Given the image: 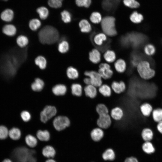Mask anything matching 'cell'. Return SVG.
Masks as SVG:
<instances>
[{
  "mask_svg": "<svg viewBox=\"0 0 162 162\" xmlns=\"http://www.w3.org/2000/svg\"><path fill=\"white\" fill-rule=\"evenodd\" d=\"M38 37L41 43L50 44L58 40L59 34L56 28L51 26H47L43 28L39 31Z\"/></svg>",
  "mask_w": 162,
  "mask_h": 162,
  "instance_id": "6da1fadb",
  "label": "cell"
},
{
  "mask_svg": "<svg viewBox=\"0 0 162 162\" xmlns=\"http://www.w3.org/2000/svg\"><path fill=\"white\" fill-rule=\"evenodd\" d=\"M34 150L20 147L14 150L12 157L15 162H36V159L34 156Z\"/></svg>",
  "mask_w": 162,
  "mask_h": 162,
  "instance_id": "7a4b0ae2",
  "label": "cell"
},
{
  "mask_svg": "<svg viewBox=\"0 0 162 162\" xmlns=\"http://www.w3.org/2000/svg\"><path fill=\"white\" fill-rule=\"evenodd\" d=\"M137 70L140 78L145 80L152 79L156 74L155 70L151 68L149 62L145 60L140 61L138 63Z\"/></svg>",
  "mask_w": 162,
  "mask_h": 162,
  "instance_id": "3957f363",
  "label": "cell"
},
{
  "mask_svg": "<svg viewBox=\"0 0 162 162\" xmlns=\"http://www.w3.org/2000/svg\"><path fill=\"white\" fill-rule=\"evenodd\" d=\"M101 26L104 33L110 36L116 35L115 28V19L113 16H107L104 18L101 21Z\"/></svg>",
  "mask_w": 162,
  "mask_h": 162,
  "instance_id": "277c9868",
  "label": "cell"
},
{
  "mask_svg": "<svg viewBox=\"0 0 162 162\" xmlns=\"http://www.w3.org/2000/svg\"><path fill=\"white\" fill-rule=\"evenodd\" d=\"M57 110L55 106H46L40 113V120L42 122L45 123L55 116Z\"/></svg>",
  "mask_w": 162,
  "mask_h": 162,
  "instance_id": "5b68a950",
  "label": "cell"
},
{
  "mask_svg": "<svg viewBox=\"0 0 162 162\" xmlns=\"http://www.w3.org/2000/svg\"><path fill=\"white\" fill-rule=\"evenodd\" d=\"M70 121L66 116H58L56 117L53 121V124L55 129L58 130H62L69 127Z\"/></svg>",
  "mask_w": 162,
  "mask_h": 162,
  "instance_id": "8992f818",
  "label": "cell"
},
{
  "mask_svg": "<svg viewBox=\"0 0 162 162\" xmlns=\"http://www.w3.org/2000/svg\"><path fill=\"white\" fill-rule=\"evenodd\" d=\"M84 74L89 78L91 85L99 87L102 84V78L98 72L93 70L86 71Z\"/></svg>",
  "mask_w": 162,
  "mask_h": 162,
  "instance_id": "52a82bcc",
  "label": "cell"
},
{
  "mask_svg": "<svg viewBox=\"0 0 162 162\" xmlns=\"http://www.w3.org/2000/svg\"><path fill=\"white\" fill-rule=\"evenodd\" d=\"M98 72L102 78L104 80L110 79L113 74L109 64L104 63H101L100 64Z\"/></svg>",
  "mask_w": 162,
  "mask_h": 162,
  "instance_id": "ba28073f",
  "label": "cell"
},
{
  "mask_svg": "<svg viewBox=\"0 0 162 162\" xmlns=\"http://www.w3.org/2000/svg\"><path fill=\"white\" fill-rule=\"evenodd\" d=\"M112 122V118L109 114L99 116L96 121L98 127L103 129L109 128Z\"/></svg>",
  "mask_w": 162,
  "mask_h": 162,
  "instance_id": "9c48e42d",
  "label": "cell"
},
{
  "mask_svg": "<svg viewBox=\"0 0 162 162\" xmlns=\"http://www.w3.org/2000/svg\"><path fill=\"white\" fill-rule=\"evenodd\" d=\"M91 139L94 142H98L101 140L104 136V132L103 129L99 127L93 128L90 134Z\"/></svg>",
  "mask_w": 162,
  "mask_h": 162,
  "instance_id": "30bf717a",
  "label": "cell"
},
{
  "mask_svg": "<svg viewBox=\"0 0 162 162\" xmlns=\"http://www.w3.org/2000/svg\"><path fill=\"white\" fill-rule=\"evenodd\" d=\"M111 87L114 92L118 94L124 92L126 88L125 83L122 81L119 82L113 81L111 83Z\"/></svg>",
  "mask_w": 162,
  "mask_h": 162,
  "instance_id": "8fae6325",
  "label": "cell"
},
{
  "mask_svg": "<svg viewBox=\"0 0 162 162\" xmlns=\"http://www.w3.org/2000/svg\"><path fill=\"white\" fill-rule=\"evenodd\" d=\"M139 109L142 115L144 117H148L151 115L153 108L150 103L145 102L140 105Z\"/></svg>",
  "mask_w": 162,
  "mask_h": 162,
  "instance_id": "7c38bea8",
  "label": "cell"
},
{
  "mask_svg": "<svg viewBox=\"0 0 162 162\" xmlns=\"http://www.w3.org/2000/svg\"><path fill=\"white\" fill-rule=\"evenodd\" d=\"M124 115L123 110L119 106H116L112 108L110 112V115L112 119L116 121L121 120Z\"/></svg>",
  "mask_w": 162,
  "mask_h": 162,
  "instance_id": "4fadbf2b",
  "label": "cell"
},
{
  "mask_svg": "<svg viewBox=\"0 0 162 162\" xmlns=\"http://www.w3.org/2000/svg\"><path fill=\"white\" fill-rule=\"evenodd\" d=\"M97 88L91 84L86 85L83 89L85 95L91 99L95 98L98 94Z\"/></svg>",
  "mask_w": 162,
  "mask_h": 162,
  "instance_id": "5bb4252c",
  "label": "cell"
},
{
  "mask_svg": "<svg viewBox=\"0 0 162 162\" xmlns=\"http://www.w3.org/2000/svg\"><path fill=\"white\" fill-rule=\"evenodd\" d=\"M93 41L94 44L98 46H101L107 40L106 35L104 33H99L95 34L93 37Z\"/></svg>",
  "mask_w": 162,
  "mask_h": 162,
  "instance_id": "9a60e30c",
  "label": "cell"
},
{
  "mask_svg": "<svg viewBox=\"0 0 162 162\" xmlns=\"http://www.w3.org/2000/svg\"><path fill=\"white\" fill-rule=\"evenodd\" d=\"M2 32L5 35L11 37L15 35L17 29L15 26L13 24L8 23L3 27Z\"/></svg>",
  "mask_w": 162,
  "mask_h": 162,
  "instance_id": "2e32d148",
  "label": "cell"
},
{
  "mask_svg": "<svg viewBox=\"0 0 162 162\" xmlns=\"http://www.w3.org/2000/svg\"><path fill=\"white\" fill-rule=\"evenodd\" d=\"M102 157L105 161H112L116 158V153L113 149L108 148L103 152L102 154Z\"/></svg>",
  "mask_w": 162,
  "mask_h": 162,
  "instance_id": "e0dca14e",
  "label": "cell"
},
{
  "mask_svg": "<svg viewBox=\"0 0 162 162\" xmlns=\"http://www.w3.org/2000/svg\"><path fill=\"white\" fill-rule=\"evenodd\" d=\"M119 2L116 0H104L102 2L103 8L106 11H111L116 8Z\"/></svg>",
  "mask_w": 162,
  "mask_h": 162,
  "instance_id": "ac0fdd59",
  "label": "cell"
},
{
  "mask_svg": "<svg viewBox=\"0 0 162 162\" xmlns=\"http://www.w3.org/2000/svg\"><path fill=\"white\" fill-rule=\"evenodd\" d=\"M14 17V13L13 11L9 9H5L1 14L0 18L1 20L6 22H11Z\"/></svg>",
  "mask_w": 162,
  "mask_h": 162,
  "instance_id": "d6986e66",
  "label": "cell"
},
{
  "mask_svg": "<svg viewBox=\"0 0 162 162\" xmlns=\"http://www.w3.org/2000/svg\"><path fill=\"white\" fill-rule=\"evenodd\" d=\"M89 58L90 61L94 64H97L101 60V54L97 49L92 50L89 53Z\"/></svg>",
  "mask_w": 162,
  "mask_h": 162,
  "instance_id": "ffe728a7",
  "label": "cell"
},
{
  "mask_svg": "<svg viewBox=\"0 0 162 162\" xmlns=\"http://www.w3.org/2000/svg\"><path fill=\"white\" fill-rule=\"evenodd\" d=\"M154 133L152 130L149 128H145L142 130L141 136L144 142L151 141L153 139Z\"/></svg>",
  "mask_w": 162,
  "mask_h": 162,
  "instance_id": "44dd1931",
  "label": "cell"
},
{
  "mask_svg": "<svg viewBox=\"0 0 162 162\" xmlns=\"http://www.w3.org/2000/svg\"><path fill=\"white\" fill-rule=\"evenodd\" d=\"M98 88V91L102 96L105 97H109L112 94V89L109 85L102 84Z\"/></svg>",
  "mask_w": 162,
  "mask_h": 162,
  "instance_id": "7402d4cb",
  "label": "cell"
},
{
  "mask_svg": "<svg viewBox=\"0 0 162 162\" xmlns=\"http://www.w3.org/2000/svg\"><path fill=\"white\" fill-rule=\"evenodd\" d=\"M67 91L65 86L62 84L56 85L52 89L53 93L56 96H62L65 94Z\"/></svg>",
  "mask_w": 162,
  "mask_h": 162,
  "instance_id": "603a6c76",
  "label": "cell"
},
{
  "mask_svg": "<svg viewBox=\"0 0 162 162\" xmlns=\"http://www.w3.org/2000/svg\"><path fill=\"white\" fill-rule=\"evenodd\" d=\"M114 67L118 73L124 72L126 69V64L125 62L122 59H118L115 63Z\"/></svg>",
  "mask_w": 162,
  "mask_h": 162,
  "instance_id": "cb8c5ba5",
  "label": "cell"
},
{
  "mask_svg": "<svg viewBox=\"0 0 162 162\" xmlns=\"http://www.w3.org/2000/svg\"><path fill=\"white\" fill-rule=\"evenodd\" d=\"M44 85L43 81L40 78H36L34 81L31 85L32 89L35 92H39L41 91Z\"/></svg>",
  "mask_w": 162,
  "mask_h": 162,
  "instance_id": "d4e9b609",
  "label": "cell"
},
{
  "mask_svg": "<svg viewBox=\"0 0 162 162\" xmlns=\"http://www.w3.org/2000/svg\"><path fill=\"white\" fill-rule=\"evenodd\" d=\"M79 25L80 31L82 32L88 33L92 30V28L90 24L86 19L80 20Z\"/></svg>",
  "mask_w": 162,
  "mask_h": 162,
  "instance_id": "484cf974",
  "label": "cell"
},
{
  "mask_svg": "<svg viewBox=\"0 0 162 162\" xmlns=\"http://www.w3.org/2000/svg\"><path fill=\"white\" fill-rule=\"evenodd\" d=\"M151 116L153 120L156 123L162 121V108L153 109Z\"/></svg>",
  "mask_w": 162,
  "mask_h": 162,
  "instance_id": "4316f807",
  "label": "cell"
},
{
  "mask_svg": "<svg viewBox=\"0 0 162 162\" xmlns=\"http://www.w3.org/2000/svg\"><path fill=\"white\" fill-rule=\"evenodd\" d=\"M72 94L76 97H80L82 94L83 88L81 84L78 83L73 84L71 86Z\"/></svg>",
  "mask_w": 162,
  "mask_h": 162,
  "instance_id": "83f0119b",
  "label": "cell"
},
{
  "mask_svg": "<svg viewBox=\"0 0 162 162\" xmlns=\"http://www.w3.org/2000/svg\"><path fill=\"white\" fill-rule=\"evenodd\" d=\"M143 151L146 154H151L155 151V148L153 144L151 141L145 142L142 146Z\"/></svg>",
  "mask_w": 162,
  "mask_h": 162,
  "instance_id": "f1b7e54d",
  "label": "cell"
},
{
  "mask_svg": "<svg viewBox=\"0 0 162 162\" xmlns=\"http://www.w3.org/2000/svg\"><path fill=\"white\" fill-rule=\"evenodd\" d=\"M42 153L43 155L46 157L53 158L55 155L56 151L52 146H47L43 148Z\"/></svg>",
  "mask_w": 162,
  "mask_h": 162,
  "instance_id": "f546056e",
  "label": "cell"
},
{
  "mask_svg": "<svg viewBox=\"0 0 162 162\" xmlns=\"http://www.w3.org/2000/svg\"><path fill=\"white\" fill-rule=\"evenodd\" d=\"M66 74L68 77L70 79H76L79 76L78 70L76 68L72 66L69 67L68 68Z\"/></svg>",
  "mask_w": 162,
  "mask_h": 162,
  "instance_id": "4dcf8cb0",
  "label": "cell"
},
{
  "mask_svg": "<svg viewBox=\"0 0 162 162\" xmlns=\"http://www.w3.org/2000/svg\"><path fill=\"white\" fill-rule=\"evenodd\" d=\"M96 111L98 116L108 114L109 109L103 103L98 104L95 108Z\"/></svg>",
  "mask_w": 162,
  "mask_h": 162,
  "instance_id": "1f68e13d",
  "label": "cell"
},
{
  "mask_svg": "<svg viewBox=\"0 0 162 162\" xmlns=\"http://www.w3.org/2000/svg\"><path fill=\"white\" fill-rule=\"evenodd\" d=\"M104 58L106 61L109 63L114 62L116 58L115 52L111 50H108L104 53Z\"/></svg>",
  "mask_w": 162,
  "mask_h": 162,
  "instance_id": "d6a6232c",
  "label": "cell"
},
{
  "mask_svg": "<svg viewBox=\"0 0 162 162\" xmlns=\"http://www.w3.org/2000/svg\"><path fill=\"white\" fill-rule=\"evenodd\" d=\"M35 64L41 69H45L47 64V61L45 58L41 56H37L34 61Z\"/></svg>",
  "mask_w": 162,
  "mask_h": 162,
  "instance_id": "836d02e7",
  "label": "cell"
},
{
  "mask_svg": "<svg viewBox=\"0 0 162 162\" xmlns=\"http://www.w3.org/2000/svg\"><path fill=\"white\" fill-rule=\"evenodd\" d=\"M16 41L17 45L20 47L23 48L26 46L28 43V39L26 36L21 35L16 38Z\"/></svg>",
  "mask_w": 162,
  "mask_h": 162,
  "instance_id": "e575fe53",
  "label": "cell"
},
{
  "mask_svg": "<svg viewBox=\"0 0 162 162\" xmlns=\"http://www.w3.org/2000/svg\"><path fill=\"white\" fill-rule=\"evenodd\" d=\"M8 135L12 140H17L20 138L21 132L20 130L18 128H13L9 131Z\"/></svg>",
  "mask_w": 162,
  "mask_h": 162,
  "instance_id": "d590c367",
  "label": "cell"
},
{
  "mask_svg": "<svg viewBox=\"0 0 162 162\" xmlns=\"http://www.w3.org/2000/svg\"><path fill=\"white\" fill-rule=\"evenodd\" d=\"M38 138L42 141H47L50 138V134L47 130H38L37 133Z\"/></svg>",
  "mask_w": 162,
  "mask_h": 162,
  "instance_id": "8d00e7d4",
  "label": "cell"
},
{
  "mask_svg": "<svg viewBox=\"0 0 162 162\" xmlns=\"http://www.w3.org/2000/svg\"><path fill=\"white\" fill-rule=\"evenodd\" d=\"M130 19L133 22L139 23L142 21L143 17L141 14L139 13L136 11H134L131 14Z\"/></svg>",
  "mask_w": 162,
  "mask_h": 162,
  "instance_id": "74e56055",
  "label": "cell"
},
{
  "mask_svg": "<svg viewBox=\"0 0 162 162\" xmlns=\"http://www.w3.org/2000/svg\"><path fill=\"white\" fill-rule=\"evenodd\" d=\"M37 12L39 14L40 18L42 20H45L48 17L49 12L47 9L44 7H41L38 8Z\"/></svg>",
  "mask_w": 162,
  "mask_h": 162,
  "instance_id": "f35d334b",
  "label": "cell"
},
{
  "mask_svg": "<svg viewBox=\"0 0 162 162\" xmlns=\"http://www.w3.org/2000/svg\"><path fill=\"white\" fill-rule=\"evenodd\" d=\"M26 144L30 147H34L37 143V140L35 137L31 135H27L25 138Z\"/></svg>",
  "mask_w": 162,
  "mask_h": 162,
  "instance_id": "ab89813d",
  "label": "cell"
},
{
  "mask_svg": "<svg viewBox=\"0 0 162 162\" xmlns=\"http://www.w3.org/2000/svg\"><path fill=\"white\" fill-rule=\"evenodd\" d=\"M40 21L38 19H33L31 20L29 23L30 28L32 31L38 30L41 26Z\"/></svg>",
  "mask_w": 162,
  "mask_h": 162,
  "instance_id": "60d3db41",
  "label": "cell"
},
{
  "mask_svg": "<svg viewBox=\"0 0 162 162\" xmlns=\"http://www.w3.org/2000/svg\"><path fill=\"white\" fill-rule=\"evenodd\" d=\"M69 46L68 43L65 40H63L59 43L58 46L59 51L62 53L67 52L69 50Z\"/></svg>",
  "mask_w": 162,
  "mask_h": 162,
  "instance_id": "b9f144b4",
  "label": "cell"
},
{
  "mask_svg": "<svg viewBox=\"0 0 162 162\" xmlns=\"http://www.w3.org/2000/svg\"><path fill=\"white\" fill-rule=\"evenodd\" d=\"M90 19L92 22L94 24H98L102 21V17L100 14L97 12H93L90 15Z\"/></svg>",
  "mask_w": 162,
  "mask_h": 162,
  "instance_id": "7bdbcfd3",
  "label": "cell"
},
{
  "mask_svg": "<svg viewBox=\"0 0 162 162\" xmlns=\"http://www.w3.org/2000/svg\"><path fill=\"white\" fill-rule=\"evenodd\" d=\"M145 53L148 56L154 55L155 52V48L154 46L151 44H148L145 45L144 48Z\"/></svg>",
  "mask_w": 162,
  "mask_h": 162,
  "instance_id": "ee69618b",
  "label": "cell"
},
{
  "mask_svg": "<svg viewBox=\"0 0 162 162\" xmlns=\"http://www.w3.org/2000/svg\"><path fill=\"white\" fill-rule=\"evenodd\" d=\"M124 4L131 8H137L140 5L139 3L136 0H123Z\"/></svg>",
  "mask_w": 162,
  "mask_h": 162,
  "instance_id": "f6af8a7d",
  "label": "cell"
},
{
  "mask_svg": "<svg viewBox=\"0 0 162 162\" xmlns=\"http://www.w3.org/2000/svg\"><path fill=\"white\" fill-rule=\"evenodd\" d=\"M62 19L65 23L70 22L71 20L70 14L66 10H64L61 13Z\"/></svg>",
  "mask_w": 162,
  "mask_h": 162,
  "instance_id": "bcb514c9",
  "label": "cell"
},
{
  "mask_svg": "<svg viewBox=\"0 0 162 162\" xmlns=\"http://www.w3.org/2000/svg\"><path fill=\"white\" fill-rule=\"evenodd\" d=\"M63 0H48V4L52 8H58L62 6Z\"/></svg>",
  "mask_w": 162,
  "mask_h": 162,
  "instance_id": "7dc6e473",
  "label": "cell"
},
{
  "mask_svg": "<svg viewBox=\"0 0 162 162\" xmlns=\"http://www.w3.org/2000/svg\"><path fill=\"white\" fill-rule=\"evenodd\" d=\"M9 131L7 128L3 125L0 126V139L3 140L6 138L8 134Z\"/></svg>",
  "mask_w": 162,
  "mask_h": 162,
  "instance_id": "c3c4849f",
  "label": "cell"
},
{
  "mask_svg": "<svg viewBox=\"0 0 162 162\" xmlns=\"http://www.w3.org/2000/svg\"><path fill=\"white\" fill-rule=\"evenodd\" d=\"M76 4L79 7H88L91 3V0H75Z\"/></svg>",
  "mask_w": 162,
  "mask_h": 162,
  "instance_id": "681fc988",
  "label": "cell"
},
{
  "mask_svg": "<svg viewBox=\"0 0 162 162\" xmlns=\"http://www.w3.org/2000/svg\"><path fill=\"white\" fill-rule=\"evenodd\" d=\"M20 116L22 120L25 122H28L31 118L30 113L27 111H22L21 113Z\"/></svg>",
  "mask_w": 162,
  "mask_h": 162,
  "instance_id": "f907efd6",
  "label": "cell"
},
{
  "mask_svg": "<svg viewBox=\"0 0 162 162\" xmlns=\"http://www.w3.org/2000/svg\"><path fill=\"white\" fill-rule=\"evenodd\" d=\"M124 162H139V161L135 157L131 156L127 158Z\"/></svg>",
  "mask_w": 162,
  "mask_h": 162,
  "instance_id": "816d5d0a",
  "label": "cell"
},
{
  "mask_svg": "<svg viewBox=\"0 0 162 162\" xmlns=\"http://www.w3.org/2000/svg\"><path fill=\"white\" fill-rule=\"evenodd\" d=\"M156 128L158 131L162 134V121L157 123Z\"/></svg>",
  "mask_w": 162,
  "mask_h": 162,
  "instance_id": "f5cc1de1",
  "label": "cell"
},
{
  "mask_svg": "<svg viewBox=\"0 0 162 162\" xmlns=\"http://www.w3.org/2000/svg\"><path fill=\"white\" fill-rule=\"evenodd\" d=\"M83 82L86 85H90V81L89 78L88 77L85 78L83 79Z\"/></svg>",
  "mask_w": 162,
  "mask_h": 162,
  "instance_id": "db71d44e",
  "label": "cell"
},
{
  "mask_svg": "<svg viewBox=\"0 0 162 162\" xmlns=\"http://www.w3.org/2000/svg\"><path fill=\"white\" fill-rule=\"evenodd\" d=\"M2 162H12V161L9 159H4Z\"/></svg>",
  "mask_w": 162,
  "mask_h": 162,
  "instance_id": "11a10c76",
  "label": "cell"
},
{
  "mask_svg": "<svg viewBox=\"0 0 162 162\" xmlns=\"http://www.w3.org/2000/svg\"><path fill=\"white\" fill-rule=\"evenodd\" d=\"M45 162H56L54 160L52 159H48Z\"/></svg>",
  "mask_w": 162,
  "mask_h": 162,
  "instance_id": "9f6ffc18",
  "label": "cell"
},
{
  "mask_svg": "<svg viewBox=\"0 0 162 162\" xmlns=\"http://www.w3.org/2000/svg\"><path fill=\"white\" fill-rule=\"evenodd\" d=\"M116 0L120 2L121 0Z\"/></svg>",
  "mask_w": 162,
  "mask_h": 162,
  "instance_id": "6f0895ef",
  "label": "cell"
},
{
  "mask_svg": "<svg viewBox=\"0 0 162 162\" xmlns=\"http://www.w3.org/2000/svg\"><path fill=\"white\" fill-rule=\"evenodd\" d=\"M2 0L6 1H8V0Z\"/></svg>",
  "mask_w": 162,
  "mask_h": 162,
  "instance_id": "680465c9",
  "label": "cell"
},
{
  "mask_svg": "<svg viewBox=\"0 0 162 162\" xmlns=\"http://www.w3.org/2000/svg\"></svg>",
  "mask_w": 162,
  "mask_h": 162,
  "instance_id": "91938a15",
  "label": "cell"
}]
</instances>
